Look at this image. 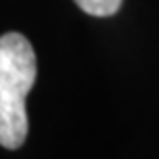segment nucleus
<instances>
[{"label": "nucleus", "instance_id": "nucleus-1", "mask_svg": "<svg viewBox=\"0 0 159 159\" xmlns=\"http://www.w3.org/2000/svg\"><path fill=\"white\" fill-rule=\"evenodd\" d=\"M37 75L35 52L29 39L21 33L0 37V145L19 149L27 139V107Z\"/></svg>", "mask_w": 159, "mask_h": 159}, {"label": "nucleus", "instance_id": "nucleus-2", "mask_svg": "<svg viewBox=\"0 0 159 159\" xmlns=\"http://www.w3.org/2000/svg\"><path fill=\"white\" fill-rule=\"evenodd\" d=\"M75 2L83 12L93 17H110L122 6V0H75Z\"/></svg>", "mask_w": 159, "mask_h": 159}]
</instances>
